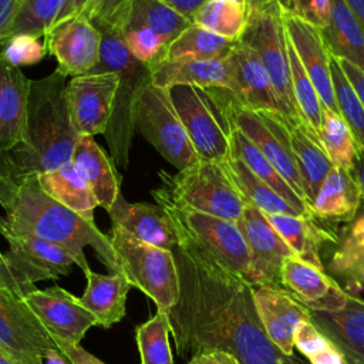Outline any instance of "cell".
<instances>
[{"mask_svg": "<svg viewBox=\"0 0 364 364\" xmlns=\"http://www.w3.org/2000/svg\"><path fill=\"white\" fill-rule=\"evenodd\" d=\"M172 252L179 296L166 314L179 357L218 350L235 355L242 364H307L270 341L249 280L186 242H178Z\"/></svg>", "mask_w": 364, "mask_h": 364, "instance_id": "6da1fadb", "label": "cell"}, {"mask_svg": "<svg viewBox=\"0 0 364 364\" xmlns=\"http://www.w3.org/2000/svg\"><path fill=\"white\" fill-rule=\"evenodd\" d=\"M6 216H0V226L13 233H28L67 249L82 270H90L84 249L92 247L98 260L111 272L118 273L109 236L97 225L48 196L40 186L37 176L17 182L13 195L1 205Z\"/></svg>", "mask_w": 364, "mask_h": 364, "instance_id": "7a4b0ae2", "label": "cell"}, {"mask_svg": "<svg viewBox=\"0 0 364 364\" xmlns=\"http://www.w3.org/2000/svg\"><path fill=\"white\" fill-rule=\"evenodd\" d=\"M67 84V77L57 68L40 80H30L23 136L9 152L16 182L71 161L80 134L73 121Z\"/></svg>", "mask_w": 364, "mask_h": 364, "instance_id": "3957f363", "label": "cell"}, {"mask_svg": "<svg viewBox=\"0 0 364 364\" xmlns=\"http://www.w3.org/2000/svg\"><path fill=\"white\" fill-rule=\"evenodd\" d=\"M102 34L101 54L97 67L91 73H117L119 77L114 109L104 134L114 164L127 169L135 132L134 114L141 91L152 84L151 67L135 60L128 51L122 33L97 26Z\"/></svg>", "mask_w": 364, "mask_h": 364, "instance_id": "277c9868", "label": "cell"}, {"mask_svg": "<svg viewBox=\"0 0 364 364\" xmlns=\"http://www.w3.org/2000/svg\"><path fill=\"white\" fill-rule=\"evenodd\" d=\"M168 91L199 159L226 162L235 129L232 112L239 102L235 94L193 85H173Z\"/></svg>", "mask_w": 364, "mask_h": 364, "instance_id": "5b68a950", "label": "cell"}, {"mask_svg": "<svg viewBox=\"0 0 364 364\" xmlns=\"http://www.w3.org/2000/svg\"><path fill=\"white\" fill-rule=\"evenodd\" d=\"M158 173L161 186L152 191L155 199L232 222H237L245 210L246 200L230 178L225 162L199 159L176 173L165 171Z\"/></svg>", "mask_w": 364, "mask_h": 364, "instance_id": "8992f818", "label": "cell"}, {"mask_svg": "<svg viewBox=\"0 0 364 364\" xmlns=\"http://www.w3.org/2000/svg\"><path fill=\"white\" fill-rule=\"evenodd\" d=\"M239 41L252 48L262 61L282 104L287 111L291 127L303 122L291 91L287 33L282 1L250 0L247 6L246 27Z\"/></svg>", "mask_w": 364, "mask_h": 364, "instance_id": "52a82bcc", "label": "cell"}, {"mask_svg": "<svg viewBox=\"0 0 364 364\" xmlns=\"http://www.w3.org/2000/svg\"><path fill=\"white\" fill-rule=\"evenodd\" d=\"M111 245L119 272L155 304L168 313L179 296V276L172 250L145 243L124 229H111Z\"/></svg>", "mask_w": 364, "mask_h": 364, "instance_id": "ba28073f", "label": "cell"}, {"mask_svg": "<svg viewBox=\"0 0 364 364\" xmlns=\"http://www.w3.org/2000/svg\"><path fill=\"white\" fill-rule=\"evenodd\" d=\"M169 215L178 242H186L210 256L223 267L250 282V253L236 222L181 208L155 199Z\"/></svg>", "mask_w": 364, "mask_h": 364, "instance_id": "9c48e42d", "label": "cell"}, {"mask_svg": "<svg viewBox=\"0 0 364 364\" xmlns=\"http://www.w3.org/2000/svg\"><path fill=\"white\" fill-rule=\"evenodd\" d=\"M134 125L135 131L178 171L186 169L199 161L171 101L168 88L149 84L141 91L135 105Z\"/></svg>", "mask_w": 364, "mask_h": 364, "instance_id": "30bf717a", "label": "cell"}, {"mask_svg": "<svg viewBox=\"0 0 364 364\" xmlns=\"http://www.w3.org/2000/svg\"><path fill=\"white\" fill-rule=\"evenodd\" d=\"M0 235L9 243L6 262L23 296L36 289V282L67 276L75 264L74 256L53 242L28 233H13L1 226Z\"/></svg>", "mask_w": 364, "mask_h": 364, "instance_id": "8fae6325", "label": "cell"}, {"mask_svg": "<svg viewBox=\"0 0 364 364\" xmlns=\"http://www.w3.org/2000/svg\"><path fill=\"white\" fill-rule=\"evenodd\" d=\"M0 346L16 364H44L47 351L60 350L23 296L3 286H0Z\"/></svg>", "mask_w": 364, "mask_h": 364, "instance_id": "7c38bea8", "label": "cell"}, {"mask_svg": "<svg viewBox=\"0 0 364 364\" xmlns=\"http://www.w3.org/2000/svg\"><path fill=\"white\" fill-rule=\"evenodd\" d=\"M232 122L260 149L299 198L306 202L301 176L290 145V127L287 122L269 112L247 109L239 102L233 108Z\"/></svg>", "mask_w": 364, "mask_h": 364, "instance_id": "4fadbf2b", "label": "cell"}, {"mask_svg": "<svg viewBox=\"0 0 364 364\" xmlns=\"http://www.w3.org/2000/svg\"><path fill=\"white\" fill-rule=\"evenodd\" d=\"M44 44L47 53L55 58L57 70L73 78L90 74L97 67L102 34L88 16H71L48 28Z\"/></svg>", "mask_w": 364, "mask_h": 364, "instance_id": "5bb4252c", "label": "cell"}, {"mask_svg": "<svg viewBox=\"0 0 364 364\" xmlns=\"http://www.w3.org/2000/svg\"><path fill=\"white\" fill-rule=\"evenodd\" d=\"M119 77L117 73H90L73 77L67 94L80 135H104L114 109Z\"/></svg>", "mask_w": 364, "mask_h": 364, "instance_id": "9a60e30c", "label": "cell"}, {"mask_svg": "<svg viewBox=\"0 0 364 364\" xmlns=\"http://www.w3.org/2000/svg\"><path fill=\"white\" fill-rule=\"evenodd\" d=\"M236 223L250 253V283L253 286H282L283 262L293 256L290 247L270 225L266 215L247 202Z\"/></svg>", "mask_w": 364, "mask_h": 364, "instance_id": "2e32d148", "label": "cell"}, {"mask_svg": "<svg viewBox=\"0 0 364 364\" xmlns=\"http://www.w3.org/2000/svg\"><path fill=\"white\" fill-rule=\"evenodd\" d=\"M23 299L53 340L80 344L85 333L97 326L95 317L80 303L78 297L60 286L34 289Z\"/></svg>", "mask_w": 364, "mask_h": 364, "instance_id": "e0dca14e", "label": "cell"}, {"mask_svg": "<svg viewBox=\"0 0 364 364\" xmlns=\"http://www.w3.org/2000/svg\"><path fill=\"white\" fill-rule=\"evenodd\" d=\"M255 306L270 341L284 354H294V333L309 309L282 286H255Z\"/></svg>", "mask_w": 364, "mask_h": 364, "instance_id": "ac0fdd59", "label": "cell"}, {"mask_svg": "<svg viewBox=\"0 0 364 364\" xmlns=\"http://www.w3.org/2000/svg\"><path fill=\"white\" fill-rule=\"evenodd\" d=\"M230 60L236 77V100L247 109L256 112H269L283 118L291 128L287 111L282 104L273 82L259 57L252 48L237 41Z\"/></svg>", "mask_w": 364, "mask_h": 364, "instance_id": "d6986e66", "label": "cell"}, {"mask_svg": "<svg viewBox=\"0 0 364 364\" xmlns=\"http://www.w3.org/2000/svg\"><path fill=\"white\" fill-rule=\"evenodd\" d=\"M282 286L309 310H337L350 294L326 272L297 256H289L282 266Z\"/></svg>", "mask_w": 364, "mask_h": 364, "instance_id": "ffe728a7", "label": "cell"}, {"mask_svg": "<svg viewBox=\"0 0 364 364\" xmlns=\"http://www.w3.org/2000/svg\"><path fill=\"white\" fill-rule=\"evenodd\" d=\"M286 33L324 108L338 112L330 71V51L318 28L284 11Z\"/></svg>", "mask_w": 364, "mask_h": 364, "instance_id": "44dd1931", "label": "cell"}, {"mask_svg": "<svg viewBox=\"0 0 364 364\" xmlns=\"http://www.w3.org/2000/svg\"><path fill=\"white\" fill-rule=\"evenodd\" d=\"M152 84L161 88L193 85L202 88H225L236 94V77L230 55L213 60H164L151 68Z\"/></svg>", "mask_w": 364, "mask_h": 364, "instance_id": "7402d4cb", "label": "cell"}, {"mask_svg": "<svg viewBox=\"0 0 364 364\" xmlns=\"http://www.w3.org/2000/svg\"><path fill=\"white\" fill-rule=\"evenodd\" d=\"M108 215L114 226L145 243L166 250H173L178 246L175 226L166 210L158 203L128 202L121 193Z\"/></svg>", "mask_w": 364, "mask_h": 364, "instance_id": "603a6c76", "label": "cell"}, {"mask_svg": "<svg viewBox=\"0 0 364 364\" xmlns=\"http://www.w3.org/2000/svg\"><path fill=\"white\" fill-rule=\"evenodd\" d=\"M311 323L343 353L348 364H364V299L350 294L337 310H309Z\"/></svg>", "mask_w": 364, "mask_h": 364, "instance_id": "cb8c5ba5", "label": "cell"}, {"mask_svg": "<svg viewBox=\"0 0 364 364\" xmlns=\"http://www.w3.org/2000/svg\"><path fill=\"white\" fill-rule=\"evenodd\" d=\"M326 272L348 294H364V209L337 236Z\"/></svg>", "mask_w": 364, "mask_h": 364, "instance_id": "d4e9b609", "label": "cell"}, {"mask_svg": "<svg viewBox=\"0 0 364 364\" xmlns=\"http://www.w3.org/2000/svg\"><path fill=\"white\" fill-rule=\"evenodd\" d=\"M30 80L0 58V151L10 152L23 136Z\"/></svg>", "mask_w": 364, "mask_h": 364, "instance_id": "484cf974", "label": "cell"}, {"mask_svg": "<svg viewBox=\"0 0 364 364\" xmlns=\"http://www.w3.org/2000/svg\"><path fill=\"white\" fill-rule=\"evenodd\" d=\"M71 162L90 186L98 206L108 212L121 195V178L112 158L95 142L94 136L80 135Z\"/></svg>", "mask_w": 364, "mask_h": 364, "instance_id": "4316f807", "label": "cell"}, {"mask_svg": "<svg viewBox=\"0 0 364 364\" xmlns=\"http://www.w3.org/2000/svg\"><path fill=\"white\" fill-rule=\"evenodd\" d=\"M361 192L350 171L333 166L309 203L311 216L327 223L350 222L361 206Z\"/></svg>", "mask_w": 364, "mask_h": 364, "instance_id": "83f0119b", "label": "cell"}, {"mask_svg": "<svg viewBox=\"0 0 364 364\" xmlns=\"http://www.w3.org/2000/svg\"><path fill=\"white\" fill-rule=\"evenodd\" d=\"M87 286L80 303L95 317L97 326L109 328L125 316V301L132 289L131 282L122 272L101 274L91 269L84 272Z\"/></svg>", "mask_w": 364, "mask_h": 364, "instance_id": "f1b7e54d", "label": "cell"}, {"mask_svg": "<svg viewBox=\"0 0 364 364\" xmlns=\"http://www.w3.org/2000/svg\"><path fill=\"white\" fill-rule=\"evenodd\" d=\"M270 225L277 230L294 256L303 262L326 270L321 250L327 243H336L337 235L320 226L311 216L284 213L266 215Z\"/></svg>", "mask_w": 364, "mask_h": 364, "instance_id": "f546056e", "label": "cell"}, {"mask_svg": "<svg viewBox=\"0 0 364 364\" xmlns=\"http://www.w3.org/2000/svg\"><path fill=\"white\" fill-rule=\"evenodd\" d=\"M320 33L331 55L364 71V30L346 0H330V23Z\"/></svg>", "mask_w": 364, "mask_h": 364, "instance_id": "4dcf8cb0", "label": "cell"}, {"mask_svg": "<svg viewBox=\"0 0 364 364\" xmlns=\"http://www.w3.org/2000/svg\"><path fill=\"white\" fill-rule=\"evenodd\" d=\"M37 181L48 196L94 222V210L98 202L71 161L37 175Z\"/></svg>", "mask_w": 364, "mask_h": 364, "instance_id": "1f68e13d", "label": "cell"}, {"mask_svg": "<svg viewBox=\"0 0 364 364\" xmlns=\"http://www.w3.org/2000/svg\"><path fill=\"white\" fill-rule=\"evenodd\" d=\"M290 145L301 176L306 203L309 206L334 164L320 145L314 132L304 122H299L290 128Z\"/></svg>", "mask_w": 364, "mask_h": 364, "instance_id": "d6a6232c", "label": "cell"}, {"mask_svg": "<svg viewBox=\"0 0 364 364\" xmlns=\"http://www.w3.org/2000/svg\"><path fill=\"white\" fill-rule=\"evenodd\" d=\"M230 156L239 158L259 179L269 185L300 216H311L307 203L301 198H299V195L282 178V175L260 152V149L236 128L233 129L230 136Z\"/></svg>", "mask_w": 364, "mask_h": 364, "instance_id": "836d02e7", "label": "cell"}, {"mask_svg": "<svg viewBox=\"0 0 364 364\" xmlns=\"http://www.w3.org/2000/svg\"><path fill=\"white\" fill-rule=\"evenodd\" d=\"M237 41L220 37L192 23L168 46L165 60L226 58L232 54Z\"/></svg>", "mask_w": 364, "mask_h": 364, "instance_id": "e575fe53", "label": "cell"}, {"mask_svg": "<svg viewBox=\"0 0 364 364\" xmlns=\"http://www.w3.org/2000/svg\"><path fill=\"white\" fill-rule=\"evenodd\" d=\"M226 169L233 179L243 199L256 206L264 215L284 213L300 216L283 198H280L269 185L259 179L239 158L230 156L226 162Z\"/></svg>", "mask_w": 364, "mask_h": 364, "instance_id": "d590c367", "label": "cell"}, {"mask_svg": "<svg viewBox=\"0 0 364 364\" xmlns=\"http://www.w3.org/2000/svg\"><path fill=\"white\" fill-rule=\"evenodd\" d=\"M127 23L141 24L152 30L168 46L192 24L191 20L161 0H132Z\"/></svg>", "mask_w": 364, "mask_h": 364, "instance_id": "8d00e7d4", "label": "cell"}, {"mask_svg": "<svg viewBox=\"0 0 364 364\" xmlns=\"http://www.w3.org/2000/svg\"><path fill=\"white\" fill-rule=\"evenodd\" d=\"M317 139L336 166L351 171L358 144L350 127L338 112L323 107L321 125L317 132Z\"/></svg>", "mask_w": 364, "mask_h": 364, "instance_id": "74e56055", "label": "cell"}, {"mask_svg": "<svg viewBox=\"0 0 364 364\" xmlns=\"http://www.w3.org/2000/svg\"><path fill=\"white\" fill-rule=\"evenodd\" d=\"M247 9L230 0H208L193 17V23L220 37L237 41L246 27Z\"/></svg>", "mask_w": 364, "mask_h": 364, "instance_id": "f35d334b", "label": "cell"}, {"mask_svg": "<svg viewBox=\"0 0 364 364\" xmlns=\"http://www.w3.org/2000/svg\"><path fill=\"white\" fill-rule=\"evenodd\" d=\"M287 53L290 63V74H291V91L296 101V107L300 115V119L314 132H317L321 125L323 117V104L320 97L309 78L306 70L301 65V61L287 37Z\"/></svg>", "mask_w": 364, "mask_h": 364, "instance_id": "ab89813d", "label": "cell"}, {"mask_svg": "<svg viewBox=\"0 0 364 364\" xmlns=\"http://www.w3.org/2000/svg\"><path fill=\"white\" fill-rule=\"evenodd\" d=\"M169 334V318L162 310H156L148 321L136 327L135 338L141 364H173Z\"/></svg>", "mask_w": 364, "mask_h": 364, "instance_id": "60d3db41", "label": "cell"}, {"mask_svg": "<svg viewBox=\"0 0 364 364\" xmlns=\"http://www.w3.org/2000/svg\"><path fill=\"white\" fill-rule=\"evenodd\" d=\"M330 71L338 114L350 127L357 144L364 148V104L344 74L338 58L330 54Z\"/></svg>", "mask_w": 364, "mask_h": 364, "instance_id": "b9f144b4", "label": "cell"}, {"mask_svg": "<svg viewBox=\"0 0 364 364\" xmlns=\"http://www.w3.org/2000/svg\"><path fill=\"white\" fill-rule=\"evenodd\" d=\"M67 1L68 0H21L10 36L28 34L44 37L48 28L57 21Z\"/></svg>", "mask_w": 364, "mask_h": 364, "instance_id": "7bdbcfd3", "label": "cell"}, {"mask_svg": "<svg viewBox=\"0 0 364 364\" xmlns=\"http://www.w3.org/2000/svg\"><path fill=\"white\" fill-rule=\"evenodd\" d=\"M294 347L309 364H348L343 353L311 323L303 320L294 333Z\"/></svg>", "mask_w": 364, "mask_h": 364, "instance_id": "ee69618b", "label": "cell"}, {"mask_svg": "<svg viewBox=\"0 0 364 364\" xmlns=\"http://www.w3.org/2000/svg\"><path fill=\"white\" fill-rule=\"evenodd\" d=\"M121 33L128 51L139 63L152 68L165 60L168 44L152 30L141 24L127 23Z\"/></svg>", "mask_w": 364, "mask_h": 364, "instance_id": "f6af8a7d", "label": "cell"}, {"mask_svg": "<svg viewBox=\"0 0 364 364\" xmlns=\"http://www.w3.org/2000/svg\"><path fill=\"white\" fill-rule=\"evenodd\" d=\"M38 38L28 34L10 36L0 46V58L17 68L38 63L48 54L46 44H41Z\"/></svg>", "mask_w": 364, "mask_h": 364, "instance_id": "bcb514c9", "label": "cell"}, {"mask_svg": "<svg viewBox=\"0 0 364 364\" xmlns=\"http://www.w3.org/2000/svg\"><path fill=\"white\" fill-rule=\"evenodd\" d=\"M132 0H94L87 16L95 26L122 31Z\"/></svg>", "mask_w": 364, "mask_h": 364, "instance_id": "7dc6e473", "label": "cell"}, {"mask_svg": "<svg viewBox=\"0 0 364 364\" xmlns=\"http://www.w3.org/2000/svg\"><path fill=\"white\" fill-rule=\"evenodd\" d=\"M287 14H291L320 31L330 23V0H280Z\"/></svg>", "mask_w": 364, "mask_h": 364, "instance_id": "c3c4849f", "label": "cell"}, {"mask_svg": "<svg viewBox=\"0 0 364 364\" xmlns=\"http://www.w3.org/2000/svg\"><path fill=\"white\" fill-rule=\"evenodd\" d=\"M54 341L58 346V348L63 353V355L71 364H105L104 361H101L100 358H97L91 353H88L85 348H82L80 344L68 343V341L58 340V338H55Z\"/></svg>", "mask_w": 364, "mask_h": 364, "instance_id": "681fc988", "label": "cell"}, {"mask_svg": "<svg viewBox=\"0 0 364 364\" xmlns=\"http://www.w3.org/2000/svg\"><path fill=\"white\" fill-rule=\"evenodd\" d=\"M17 182L14 179L11 161L7 152L0 151V206L13 195Z\"/></svg>", "mask_w": 364, "mask_h": 364, "instance_id": "f907efd6", "label": "cell"}, {"mask_svg": "<svg viewBox=\"0 0 364 364\" xmlns=\"http://www.w3.org/2000/svg\"><path fill=\"white\" fill-rule=\"evenodd\" d=\"M21 0H0V46L10 36Z\"/></svg>", "mask_w": 364, "mask_h": 364, "instance_id": "816d5d0a", "label": "cell"}, {"mask_svg": "<svg viewBox=\"0 0 364 364\" xmlns=\"http://www.w3.org/2000/svg\"><path fill=\"white\" fill-rule=\"evenodd\" d=\"M186 364H242L235 355L226 351H205L189 358Z\"/></svg>", "mask_w": 364, "mask_h": 364, "instance_id": "f5cc1de1", "label": "cell"}, {"mask_svg": "<svg viewBox=\"0 0 364 364\" xmlns=\"http://www.w3.org/2000/svg\"><path fill=\"white\" fill-rule=\"evenodd\" d=\"M193 23L195 14L208 0H161Z\"/></svg>", "mask_w": 364, "mask_h": 364, "instance_id": "db71d44e", "label": "cell"}, {"mask_svg": "<svg viewBox=\"0 0 364 364\" xmlns=\"http://www.w3.org/2000/svg\"><path fill=\"white\" fill-rule=\"evenodd\" d=\"M338 63L344 71V74L347 75V78L350 80L351 85L355 88L358 97L361 98L363 104H364V71L360 70L358 67H355L354 64L338 58Z\"/></svg>", "mask_w": 364, "mask_h": 364, "instance_id": "11a10c76", "label": "cell"}, {"mask_svg": "<svg viewBox=\"0 0 364 364\" xmlns=\"http://www.w3.org/2000/svg\"><path fill=\"white\" fill-rule=\"evenodd\" d=\"M94 0H68L67 4L64 6L61 14L58 16L57 21L65 18V17H71V16H80V14H85L90 9V6L92 4ZM55 21V23H57Z\"/></svg>", "mask_w": 364, "mask_h": 364, "instance_id": "9f6ffc18", "label": "cell"}, {"mask_svg": "<svg viewBox=\"0 0 364 364\" xmlns=\"http://www.w3.org/2000/svg\"><path fill=\"white\" fill-rule=\"evenodd\" d=\"M350 173L354 178L355 183L358 185L361 196L364 198V148L360 145L357 148V155L354 158V164Z\"/></svg>", "mask_w": 364, "mask_h": 364, "instance_id": "6f0895ef", "label": "cell"}, {"mask_svg": "<svg viewBox=\"0 0 364 364\" xmlns=\"http://www.w3.org/2000/svg\"><path fill=\"white\" fill-rule=\"evenodd\" d=\"M0 286L7 287V289L21 294V291H20V289H18V286H17V283H16V280H14L9 266H7L6 256H4V253H1V250H0Z\"/></svg>", "mask_w": 364, "mask_h": 364, "instance_id": "680465c9", "label": "cell"}, {"mask_svg": "<svg viewBox=\"0 0 364 364\" xmlns=\"http://www.w3.org/2000/svg\"><path fill=\"white\" fill-rule=\"evenodd\" d=\"M364 30V0H346Z\"/></svg>", "mask_w": 364, "mask_h": 364, "instance_id": "91938a15", "label": "cell"}, {"mask_svg": "<svg viewBox=\"0 0 364 364\" xmlns=\"http://www.w3.org/2000/svg\"><path fill=\"white\" fill-rule=\"evenodd\" d=\"M44 364H71L60 350H50L44 357Z\"/></svg>", "mask_w": 364, "mask_h": 364, "instance_id": "94428289", "label": "cell"}, {"mask_svg": "<svg viewBox=\"0 0 364 364\" xmlns=\"http://www.w3.org/2000/svg\"><path fill=\"white\" fill-rule=\"evenodd\" d=\"M0 364H16V361L11 358V355L9 353H6V350L0 346Z\"/></svg>", "mask_w": 364, "mask_h": 364, "instance_id": "6125c7cd", "label": "cell"}, {"mask_svg": "<svg viewBox=\"0 0 364 364\" xmlns=\"http://www.w3.org/2000/svg\"><path fill=\"white\" fill-rule=\"evenodd\" d=\"M230 1L237 3V4H240V6L246 7V9H247V6H249V3H250V0H230Z\"/></svg>", "mask_w": 364, "mask_h": 364, "instance_id": "be15d7a7", "label": "cell"}]
</instances>
